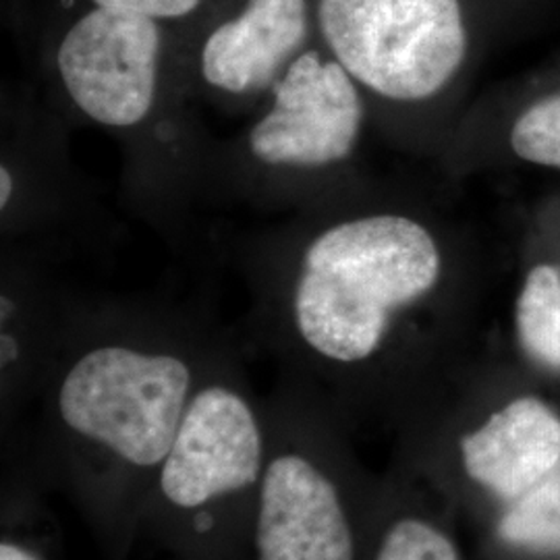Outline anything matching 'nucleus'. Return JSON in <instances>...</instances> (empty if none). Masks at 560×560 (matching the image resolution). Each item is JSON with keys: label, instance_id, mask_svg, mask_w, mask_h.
Wrapping results in <instances>:
<instances>
[{"label": "nucleus", "instance_id": "a211bd4d", "mask_svg": "<svg viewBox=\"0 0 560 560\" xmlns=\"http://www.w3.org/2000/svg\"><path fill=\"white\" fill-rule=\"evenodd\" d=\"M560 560V559H559Z\"/></svg>", "mask_w": 560, "mask_h": 560}, {"label": "nucleus", "instance_id": "6e6552de", "mask_svg": "<svg viewBox=\"0 0 560 560\" xmlns=\"http://www.w3.org/2000/svg\"><path fill=\"white\" fill-rule=\"evenodd\" d=\"M161 23L94 7L62 36L60 88L85 119L115 131L138 129L162 101Z\"/></svg>", "mask_w": 560, "mask_h": 560}, {"label": "nucleus", "instance_id": "1a4fd4ad", "mask_svg": "<svg viewBox=\"0 0 560 560\" xmlns=\"http://www.w3.org/2000/svg\"><path fill=\"white\" fill-rule=\"evenodd\" d=\"M307 0H247L237 18L214 27L201 44V81L226 98H266L307 50Z\"/></svg>", "mask_w": 560, "mask_h": 560}, {"label": "nucleus", "instance_id": "2eb2a0df", "mask_svg": "<svg viewBox=\"0 0 560 560\" xmlns=\"http://www.w3.org/2000/svg\"><path fill=\"white\" fill-rule=\"evenodd\" d=\"M94 7L129 11L148 20H180L191 15L203 0H92Z\"/></svg>", "mask_w": 560, "mask_h": 560}, {"label": "nucleus", "instance_id": "4468645a", "mask_svg": "<svg viewBox=\"0 0 560 560\" xmlns=\"http://www.w3.org/2000/svg\"><path fill=\"white\" fill-rule=\"evenodd\" d=\"M521 161L560 168V92L532 104L511 131Z\"/></svg>", "mask_w": 560, "mask_h": 560}, {"label": "nucleus", "instance_id": "ddd939ff", "mask_svg": "<svg viewBox=\"0 0 560 560\" xmlns=\"http://www.w3.org/2000/svg\"><path fill=\"white\" fill-rule=\"evenodd\" d=\"M515 335L534 370L560 378V266L538 264L527 272L515 301Z\"/></svg>", "mask_w": 560, "mask_h": 560}, {"label": "nucleus", "instance_id": "f257e3e1", "mask_svg": "<svg viewBox=\"0 0 560 560\" xmlns=\"http://www.w3.org/2000/svg\"><path fill=\"white\" fill-rule=\"evenodd\" d=\"M226 345L179 312L67 303L23 442L44 490L78 506L104 560H129L187 405Z\"/></svg>", "mask_w": 560, "mask_h": 560}, {"label": "nucleus", "instance_id": "9b49d317", "mask_svg": "<svg viewBox=\"0 0 560 560\" xmlns=\"http://www.w3.org/2000/svg\"><path fill=\"white\" fill-rule=\"evenodd\" d=\"M463 521L402 460L384 471L381 515L368 560H474Z\"/></svg>", "mask_w": 560, "mask_h": 560}, {"label": "nucleus", "instance_id": "20e7f679", "mask_svg": "<svg viewBox=\"0 0 560 560\" xmlns=\"http://www.w3.org/2000/svg\"><path fill=\"white\" fill-rule=\"evenodd\" d=\"M266 400L268 457L254 520L256 560H368L384 474H372L351 425L310 382L284 374Z\"/></svg>", "mask_w": 560, "mask_h": 560}, {"label": "nucleus", "instance_id": "dca6fc26", "mask_svg": "<svg viewBox=\"0 0 560 560\" xmlns=\"http://www.w3.org/2000/svg\"><path fill=\"white\" fill-rule=\"evenodd\" d=\"M36 521L2 525L0 536V560H50L40 541L30 534Z\"/></svg>", "mask_w": 560, "mask_h": 560}, {"label": "nucleus", "instance_id": "0eeeda50", "mask_svg": "<svg viewBox=\"0 0 560 560\" xmlns=\"http://www.w3.org/2000/svg\"><path fill=\"white\" fill-rule=\"evenodd\" d=\"M266 101L243 140L245 159L261 175L322 177L358 150L365 119L361 88L330 55L305 50Z\"/></svg>", "mask_w": 560, "mask_h": 560}, {"label": "nucleus", "instance_id": "f8f14e48", "mask_svg": "<svg viewBox=\"0 0 560 560\" xmlns=\"http://www.w3.org/2000/svg\"><path fill=\"white\" fill-rule=\"evenodd\" d=\"M560 559V465L474 532V560Z\"/></svg>", "mask_w": 560, "mask_h": 560}, {"label": "nucleus", "instance_id": "f3484780", "mask_svg": "<svg viewBox=\"0 0 560 560\" xmlns=\"http://www.w3.org/2000/svg\"><path fill=\"white\" fill-rule=\"evenodd\" d=\"M173 560H187V559H175V557H173Z\"/></svg>", "mask_w": 560, "mask_h": 560}, {"label": "nucleus", "instance_id": "423d86ee", "mask_svg": "<svg viewBox=\"0 0 560 560\" xmlns=\"http://www.w3.org/2000/svg\"><path fill=\"white\" fill-rule=\"evenodd\" d=\"M318 27L328 55L384 101L439 96L467 55L459 0H320Z\"/></svg>", "mask_w": 560, "mask_h": 560}, {"label": "nucleus", "instance_id": "39448f33", "mask_svg": "<svg viewBox=\"0 0 560 560\" xmlns=\"http://www.w3.org/2000/svg\"><path fill=\"white\" fill-rule=\"evenodd\" d=\"M393 457L474 534L559 467L560 402L534 388L442 393L400 432Z\"/></svg>", "mask_w": 560, "mask_h": 560}, {"label": "nucleus", "instance_id": "9d476101", "mask_svg": "<svg viewBox=\"0 0 560 560\" xmlns=\"http://www.w3.org/2000/svg\"><path fill=\"white\" fill-rule=\"evenodd\" d=\"M0 425L18 432L59 347L67 303L25 275H4L0 298Z\"/></svg>", "mask_w": 560, "mask_h": 560}, {"label": "nucleus", "instance_id": "f03ea898", "mask_svg": "<svg viewBox=\"0 0 560 560\" xmlns=\"http://www.w3.org/2000/svg\"><path fill=\"white\" fill-rule=\"evenodd\" d=\"M442 279L441 243L423 222L395 212L320 222L264 282L256 330L351 430L382 420L400 434L444 393L442 340L416 324Z\"/></svg>", "mask_w": 560, "mask_h": 560}, {"label": "nucleus", "instance_id": "7ed1b4c3", "mask_svg": "<svg viewBox=\"0 0 560 560\" xmlns=\"http://www.w3.org/2000/svg\"><path fill=\"white\" fill-rule=\"evenodd\" d=\"M266 457V400L254 395L226 345L187 405L141 534L175 559H247Z\"/></svg>", "mask_w": 560, "mask_h": 560}]
</instances>
